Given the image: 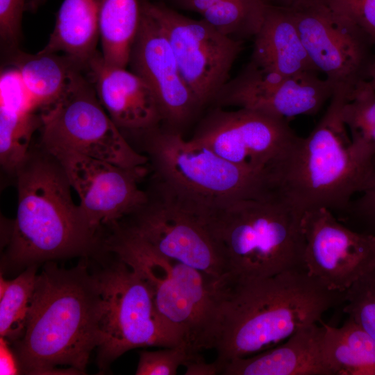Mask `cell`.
<instances>
[{
	"instance_id": "cell-1",
	"label": "cell",
	"mask_w": 375,
	"mask_h": 375,
	"mask_svg": "<svg viewBox=\"0 0 375 375\" xmlns=\"http://www.w3.org/2000/svg\"><path fill=\"white\" fill-rule=\"evenodd\" d=\"M105 301L88 258L70 269L44 262L22 338L10 344L21 374H85L101 343Z\"/></svg>"
},
{
	"instance_id": "cell-2",
	"label": "cell",
	"mask_w": 375,
	"mask_h": 375,
	"mask_svg": "<svg viewBox=\"0 0 375 375\" xmlns=\"http://www.w3.org/2000/svg\"><path fill=\"white\" fill-rule=\"evenodd\" d=\"M306 270L245 281L226 278L220 287L214 347L221 374L225 364L274 347L301 328L321 322L344 301Z\"/></svg>"
},
{
	"instance_id": "cell-3",
	"label": "cell",
	"mask_w": 375,
	"mask_h": 375,
	"mask_svg": "<svg viewBox=\"0 0 375 375\" xmlns=\"http://www.w3.org/2000/svg\"><path fill=\"white\" fill-rule=\"evenodd\" d=\"M41 147V151L30 149L15 172L17 209L6 256L14 268L92 257L101 249V231L94 228L74 203L61 165Z\"/></svg>"
},
{
	"instance_id": "cell-4",
	"label": "cell",
	"mask_w": 375,
	"mask_h": 375,
	"mask_svg": "<svg viewBox=\"0 0 375 375\" xmlns=\"http://www.w3.org/2000/svg\"><path fill=\"white\" fill-rule=\"evenodd\" d=\"M348 97L343 89L333 90L313 130L297 136L269 172L272 195L301 217L319 208L345 213L367 178L372 162L353 152L341 116Z\"/></svg>"
},
{
	"instance_id": "cell-5",
	"label": "cell",
	"mask_w": 375,
	"mask_h": 375,
	"mask_svg": "<svg viewBox=\"0 0 375 375\" xmlns=\"http://www.w3.org/2000/svg\"><path fill=\"white\" fill-rule=\"evenodd\" d=\"M201 216L221 251L228 280L306 270L302 217L275 197L238 200Z\"/></svg>"
},
{
	"instance_id": "cell-6",
	"label": "cell",
	"mask_w": 375,
	"mask_h": 375,
	"mask_svg": "<svg viewBox=\"0 0 375 375\" xmlns=\"http://www.w3.org/2000/svg\"><path fill=\"white\" fill-rule=\"evenodd\" d=\"M142 134L158 192L197 212L272 195L267 173L232 163L179 131L158 126Z\"/></svg>"
},
{
	"instance_id": "cell-7",
	"label": "cell",
	"mask_w": 375,
	"mask_h": 375,
	"mask_svg": "<svg viewBox=\"0 0 375 375\" xmlns=\"http://www.w3.org/2000/svg\"><path fill=\"white\" fill-rule=\"evenodd\" d=\"M110 228L111 233L103 239V250L141 274L158 312L192 353L213 349L222 280L160 255L118 224Z\"/></svg>"
},
{
	"instance_id": "cell-8",
	"label": "cell",
	"mask_w": 375,
	"mask_h": 375,
	"mask_svg": "<svg viewBox=\"0 0 375 375\" xmlns=\"http://www.w3.org/2000/svg\"><path fill=\"white\" fill-rule=\"evenodd\" d=\"M110 253L109 259L103 258L102 251L96 254L98 262L93 267L88 260L105 301L101 340L97 348V362L101 371L129 350L172 347L183 342L181 334L158 312L144 278Z\"/></svg>"
},
{
	"instance_id": "cell-9",
	"label": "cell",
	"mask_w": 375,
	"mask_h": 375,
	"mask_svg": "<svg viewBox=\"0 0 375 375\" xmlns=\"http://www.w3.org/2000/svg\"><path fill=\"white\" fill-rule=\"evenodd\" d=\"M40 119L44 148L69 149L129 169L144 167L149 161L126 140L83 72L56 103L40 112Z\"/></svg>"
},
{
	"instance_id": "cell-10",
	"label": "cell",
	"mask_w": 375,
	"mask_h": 375,
	"mask_svg": "<svg viewBox=\"0 0 375 375\" xmlns=\"http://www.w3.org/2000/svg\"><path fill=\"white\" fill-rule=\"evenodd\" d=\"M288 8L315 67L333 89H345L351 99L369 81L375 64V49L368 36L322 0H297Z\"/></svg>"
},
{
	"instance_id": "cell-11",
	"label": "cell",
	"mask_w": 375,
	"mask_h": 375,
	"mask_svg": "<svg viewBox=\"0 0 375 375\" xmlns=\"http://www.w3.org/2000/svg\"><path fill=\"white\" fill-rule=\"evenodd\" d=\"M164 31L180 72L200 107L213 102L228 81L244 42L219 33L204 19H193L167 6L140 0Z\"/></svg>"
},
{
	"instance_id": "cell-12",
	"label": "cell",
	"mask_w": 375,
	"mask_h": 375,
	"mask_svg": "<svg viewBox=\"0 0 375 375\" xmlns=\"http://www.w3.org/2000/svg\"><path fill=\"white\" fill-rule=\"evenodd\" d=\"M118 224L160 255L223 280L227 276L221 251L203 218L178 201L158 192Z\"/></svg>"
},
{
	"instance_id": "cell-13",
	"label": "cell",
	"mask_w": 375,
	"mask_h": 375,
	"mask_svg": "<svg viewBox=\"0 0 375 375\" xmlns=\"http://www.w3.org/2000/svg\"><path fill=\"white\" fill-rule=\"evenodd\" d=\"M297 136L287 119L218 106L203 119L192 139L232 163L269 175Z\"/></svg>"
},
{
	"instance_id": "cell-14",
	"label": "cell",
	"mask_w": 375,
	"mask_h": 375,
	"mask_svg": "<svg viewBox=\"0 0 375 375\" xmlns=\"http://www.w3.org/2000/svg\"><path fill=\"white\" fill-rule=\"evenodd\" d=\"M44 149L61 165L79 197V206L85 217L98 231L124 219L149 199L139 187L147 171L145 166L125 168L69 149Z\"/></svg>"
},
{
	"instance_id": "cell-15",
	"label": "cell",
	"mask_w": 375,
	"mask_h": 375,
	"mask_svg": "<svg viewBox=\"0 0 375 375\" xmlns=\"http://www.w3.org/2000/svg\"><path fill=\"white\" fill-rule=\"evenodd\" d=\"M307 273L328 289L344 293L375 269V235L352 230L326 208L301 218Z\"/></svg>"
},
{
	"instance_id": "cell-16",
	"label": "cell",
	"mask_w": 375,
	"mask_h": 375,
	"mask_svg": "<svg viewBox=\"0 0 375 375\" xmlns=\"http://www.w3.org/2000/svg\"><path fill=\"white\" fill-rule=\"evenodd\" d=\"M333 92L332 84L317 72L285 76L249 62L224 84L213 102L219 107L252 109L288 120L317 113Z\"/></svg>"
},
{
	"instance_id": "cell-17",
	"label": "cell",
	"mask_w": 375,
	"mask_h": 375,
	"mask_svg": "<svg viewBox=\"0 0 375 375\" xmlns=\"http://www.w3.org/2000/svg\"><path fill=\"white\" fill-rule=\"evenodd\" d=\"M128 65L152 90L166 128L179 131L201 108L181 76L164 31L142 4Z\"/></svg>"
},
{
	"instance_id": "cell-18",
	"label": "cell",
	"mask_w": 375,
	"mask_h": 375,
	"mask_svg": "<svg viewBox=\"0 0 375 375\" xmlns=\"http://www.w3.org/2000/svg\"><path fill=\"white\" fill-rule=\"evenodd\" d=\"M86 72L103 108L119 130L144 133L162 123L156 98L140 76L107 64L98 51Z\"/></svg>"
},
{
	"instance_id": "cell-19",
	"label": "cell",
	"mask_w": 375,
	"mask_h": 375,
	"mask_svg": "<svg viewBox=\"0 0 375 375\" xmlns=\"http://www.w3.org/2000/svg\"><path fill=\"white\" fill-rule=\"evenodd\" d=\"M323 322L297 331L282 343L255 355L235 359L224 375H333L322 353Z\"/></svg>"
},
{
	"instance_id": "cell-20",
	"label": "cell",
	"mask_w": 375,
	"mask_h": 375,
	"mask_svg": "<svg viewBox=\"0 0 375 375\" xmlns=\"http://www.w3.org/2000/svg\"><path fill=\"white\" fill-rule=\"evenodd\" d=\"M249 62L285 76L319 72L308 56L290 9L268 4L253 38Z\"/></svg>"
},
{
	"instance_id": "cell-21",
	"label": "cell",
	"mask_w": 375,
	"mask_h": 375,
	"mask_svg": "<svg viewBox=\"0 0 375 375\" xmlns=\"http://www.w3.org/2000/svg\"><path fill=\"white\" fill-rule=\"evenodd\" d=\"M99 0H63L47 45L41 50L62 53L85 70L97 53Z\"/></svg>"
},
{
	"instance_id": "cell-22",
	"label": "cell",
	"mask_w": 375,
	"mask_h": 375,
	"mask_svg": "<svg viewBox=\"0 0 375 375\" xmlns=\"http://www.w3.org/2000/svg\"><path fill=\"white\" fill-rule=\"evenodd\" d=\"M15 66L36 109L40 112L56 103L83 68L65 55L40 51L17 52Z\"/></svg>"
},
{
	"instance_id": "cell-23",
	"label": "cell",
	"mask_w": 375,
	"mask_h": 375,
	"mask_svg": "<svg viewBox=\"0 0 375 375\" xmlns=\"http://www.w3.org/2000/svg\"><path fill=\"white\" fill-rule=\"evenodd\" d=\"M41 126L27 94L10 87L0 92V161L3 168L15 172L31 149V138Z\"/></svg>"
},
{
	"instance_id": "cell-24",
	"label": "cell",
	"mask_w": 375,
	"mask_h": 375,
	"mask_svg": "<svg viewBox=\"0 0 375 375\" xmlns=\"http://www.w3.org/2000/svg\"><path fill=\"white\" fill-rule=\"evenodd\" d=\"M322 353L333 375H375V340L351 318L340 327L323 322Z\"/></svg>"
},
{
	"instance_id": "cell-25",
	"label": "cell",
	"mask_w": 375,
	"mask_h": 375,
	"mask_svg": "<svg viewBox=\"0 0 375 375\" xmlns=\"http://www.w3.org/2000/svg\"><path fill=\"white\" fill-rule=\"evenodd\" d=\"M140 17V0H99L101 54L107 64L126 68Z\"/></svg>"
},
{
	"instance_id": "cell-26",
	"label": "cell",
	"mask_w": 375,
	"mask_h": 375,
	"mask_svg": "<svg viewBox=\"0 0 375 375\" xmlns=\"http://www.w3.org/2000/svg\"><path fill=\"white\" fill-rule=\"evenodd\" d=\"M38 265H31L10 281L1 276L0 335L12 344L24 334L35 290Z\"/></svg>"
},
{
	"instance_id": "cell-27",
	"label": "cell",
	"mask_w": 375,
	"mask_h": 375,
	"mask_svg": "<svg viewBox=\"0 0 375 375\" xmlns=\"http://www.w3.org/2000/svg\"><path fill=\"white\" fill-rule=\"evenodd\" d=\"M267 6L263 0H222L201 15L219 33L244 42L260 31Z\"/></svg>"
},
{
	"instance_id": "cell-28",
	"label": "cell",
	"mask_w": 375,
	"mask_h": 375,
	"mask_svg": "<svg viewBox=\"0 0 375 375\" xmlns=\"http://www.w3.org/2000/svg\"><path fill=\"white\" fill-rule=\"evenodd\" d=\"M341 116L351 133V150L362 160L372 162L375 158V90L368 81L345 103Z\"/></svg>"
},
{
	"instance_id": "cell-29",
	"label": "cell",
	"mask_w": 375,
	"mask_h": 375,
	"mask_svg": "<svg viewBox=\"0 0 375 375\" xmlns=\"http://www.w3.org/2000/svg\"><path fill=\"white\" fill-rule=\"evenodd\" d=\"M344 302V312L375 340V269L345 292Z\"/></svg>"
},
{
	"instance_id": "cell-30",
	"label": "cell",
	"mask_w": 375,
	"mask_h": 375,
	"mask_svg": "<svg viewBox=\"0 0 375 375\" xmlns=\"http://www.w3.org/2000/svg\"><path fill=\"white\" fill-rule=\"evenodd\" d=\"M194 354L190 351L185 342L156 351H141L135 374L176 375L179 367L183 366Z\"/></svg>"
},
{
	"instance_id": "cell-31",
	"label": "cell",
	"mask_w": 375,
	"mask_h": 375,
	"mask_svg": "<svg viewBox=\"0 0 375 375\" xmlns=\"http://www.w3.org/2000/svg\"><path fill=\"white\" fill-rule=\"evenodd\" d=\"M338 15L361 29L375 49V0H322Z\"/></svg>"
},
{
	"instance_id": "cell-32",
	"label": "cell",
	"mask_w": 375,
	"mask_h": 375,
	"mask_svg": "<svg viewBox=\"0 0 375 375\" xmlns=\"http://www.w3.org/2000/svg\"><path fill=\"white\" fill-rule=\"evenodd\" d=\"M360 195L351 200L346 214L363 225L366 233L375 235V158Z\"/></svg>"
},
{
	"instance_id": "cell-33",
	"label": "cell",
	"mask_w": 375,
	"mask_h": 375,
	"mask_svg": "<svg viewBox=\"0 0 375 375\" xmlns=\"http://www.w3.org/2000/svg\"><path fill=\"white\" fill-rule=\"evenodd\" d=\"M26 4L27 0H0V35L5 43L15 46L18 42Z\"/></svg>"
},
{
	"instance_id": "cell-34",
	"label": "cell",
	"mask_w": 375,
	"mask_h": 375,
	"mask_svg": "<svg viewBox=\"0 0 375 375\" xmlns=\"http://www.w3.org/2000/svg\"><path fill=\"white\" fill-rule=\"evenodd\" d=\"M185 375H217L221 374L219 364L214 360L206 362L199 353L193 355L183 365Z\"/></svg>"
},
{
	"instance_id": "cell-35",
	"label": "cell",
	"mask_w": 375,
	"mask_h": 375,
	"mask_svg": "<svg viewBox=\"0 0 375 375\" xmlns=\"http://www.w3.org/2000/svg\"><path fill=\"white\" fill-rule=\"evenodd\" d=\"M0 344V374H21L17 359L10 344L2 337H1Z\"/></svg>"
},
{
	"instance_id": "cell-36",
	"label": "cell",
	"mask_w": 375,
	"mask_h": 375,
	"mask_svg": "<svg viewBox=\"0 0 375 375\" xmlns=\"http://www.w3.org/2000/svg\"><path fill=\"white\" fill-rule=\"evenodd\" d=\"M182 9L193 11L201 15L206 10L222 0H172Z\"/></svg>"
},
{
	"instance_id": "cell-37",
	"label": "cell",
	"mask_w": 375,
	"mask_h": 375,
	"mask_svg": "<svg viewBox=\"0 0 375 375\" xmlns=\"http://www.w3.org/2000/svg\"><path fill=\"white\" fill-rule=\"evenodd\" d=\"M267 4L289 8L292 6L297 0H263Z\"/></svg>"
},
{
	"instance_id": "cell-38",
	"label": "cell",
	"mask_w": 375,
	"mask_h": 375,
	"mask_svg": "<svg viewBox=\"0 0 375 375\" xmlns=\"http://www.w3.org/2000/svg\"><path fill=\"white\" fill-rule=\"evenodd\" d=\"M369 85L375 90V64L371 69L369 80L368 81Z\"/></svg>"
},
{
	"instance_id": "cell-39",
	"label": "cell",
	"mask_w": 375,
	"mask_h": 375,
	"mask_svg": "<svg viewBox=\"0 0 375 375\" xmlns=\"http://www.w3.org/2000/svg\"><path fill=\"white\" fill-rule=\"evenodd\" d=\"M40 1L41 0H27L26 8H35Z\"/></svg>"
}]
</instances>
